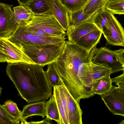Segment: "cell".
<instances>
[{
    "label": "cell",
    "mask_w": 124,
    "mask_h": 124,
    "mask_svg": "<svg viewBox=\"0 0 124 124\" xmlns=\"http://www.w3.org/2000/svg\"><path fill=\"white\" fill-rule=\"evenodd\" d=\"M103 34L108 44L124 47V29L113 14Z\"/></svg>",
    "instance_id": "10"
},
{
    "label": "cell",
    "mask_w": 124,
    "mask_h": 124,
    "mask_svg": "<svg viewBox=\"0 0 124 124\" xmlns=\"http://www.w3.org/2000/svg\"><path fill=\"white\" fill-rule=\"evenodd\" d=\"M51 0H31L26 6L35 16L51 15L49 4Z\"/></svg>",
    "instance_id": "18"
},
{
    "label": "cell",
    "mask_w": 124,
    "mask_h": 124,
    "mask_svg": "<svg viewBox=\"0 0 124 124\" xmlns=\"http://www.w3.org/2000/svg\"><path fill=\"white\" fill-rule=\"evenodd\" d=\"M112 83H115L118 86L124 87V73L112 79Z\"/></svg>",
    "instance_id": "30"
},
{
    "label": "cell",
    "mask_w": 124,
    "mask_h": 124,
    "mask_svg": "<svg viewBox=\"0 0 124 124\" xmlns=\"http://www.w3.org/2000/svg\"><path fill=\"white\" fill-rule=\"evenodd\" d=\"M93 73V82L102 77L110 76L112 74L110 69L105 66L94 64Z\"/></svg>",
    "instance_id": "28"
},
{
    "label": "cell",
    "mask_w": 124,
    "mask_h": 124,
    "mask_svg": "<svg viewBox=\"0 0 124 124\" xmlns=\"http://www.w3.org/2000/svg\"><path fill=\"white\" fill-rule=\"evenodd\" d=\"M115 51L123 64L124 67L123 73H124V49L121 48L118 50H115Z\"/></svg>",
    "instance_id": "31"
},
{
    "label": "cell",
    "mask_w": 124,
    "mask_h": 124,
    "mask_svg": "<svg viewBox=\"0 0 124 124\" xmlns=\"http://www.w3.org/2000/svg\"><path fill=\"white\" fill-rule=\"evenodd\" d=\"M42 30L53 36L65 34L63 29L52 14L35 16L32 19L26 23Z\"/></svg>",
    "instance_id": "8"
},
{
    "label": "cell",
    "mask_w": 124,
    "mask_h": 124,
    "mask_svg": "<svg viewBox=\"0 0 124 124\" xmlns=\"http://www.w3.org/2000/svg\"><path fill=\"white\" fill-rule=\"evenodd\" d=\"M45 73L48 81L52 87L62 84L54 62L47 65V69Z\"/></svg>",
    "instance_id": "21"
},
{
    "label": "cell",
    "mask_w": 124,
    "mask_h": 124,
    "mask_svg": "<svg viewBox=\"0 0 124 124\" xmlns=\"http://www.w3.org/2000/svg\"><path fill=\"white\" fill-rule=\"evenodd\" d=\"M106 0H89L83 8L84 13L93 14L104 7Z\"/></svg>",
    "instance_id": "25"
},
{
    "label": "cell",
    "mask_w": 124,
    "mask_h": 124,
    "mask_svg": "<svg viewBox=\"0 0 124 124\" xmlns=\"http://www.w3.org/2000/svg\"><path fill=\"white\" fill-rule=\"evenodd\" d=\"M120 87L123 91L124 92V87Z\"/></svg>",
    "instance_id": "35"
},
{
    "label": "cell",
    "mask_w": 124,
    "mask_h": 124,
    "mask_svg": "<svg viewBox=\"0 0 124 124\" xmlns=\"http://www.w3.org/2000/svg\"><path fill=\"white\" fill-rule=\"evenodd\" d=\"M100 96L113 114L124 117V93L120 87L112 85L108 92Z\"/></svg>",
    "instance_id": "9"
},
{
    "label": "cell",
    "mask_w": 124,
    "mask_h": 124,
    "mask_svg": "<svg viewBox=\"0 0 124 124\" xmlns=\"http://www.w3.org/2000/svg\"></svg>",
    "instance_id": "37"
},
{
    "label": "cell",
    "mask_w": 124,
    "mask_h": 124,
    "mask_svg": "<svg viewBox=\"0 0 124 124\" xmlns=\"http://www.w3.org/2000/svg\"><path fill=\"white\" fill-rule=\"evenodd\" d=\"M109 0H106V3Z\"/></svg>",
    "instance_id": "36"
},
{
    "label": "cell",
    "mask_w": 124,
    "mask_h": 124,
    "mask_svg": "<svg viewBox=\"0 0 124 124\" xmlns=\"http://www.w3.org/2000/svg\"><path fill=\"white\" fill-rule=\"evenodd\" d=\"M90 57L93 63L109 68L112 73L123 70V64L115 50L105 47L97 48L95 46L90 51Z\"/></svg>",
    "instance_id": "5"
},
{
    "label": "cell",
    "mask_w": 124,
    "mask_h": 124,
    "mask_svg": "<svg viewBox=\"0 0 124 124\" xmlns=\"http://www.w3.org/2000/svg\"><path fill=\"white\" fill-rule=\"evenodd\" d=\"M53 15L65 31L70 25V12L58 0H51L49 4Z\"/></svg>",
    "instance_id": "12"
},
{
    "label": "cell",
    "mask_w": 124,
    "mask_h": 124,
    "mask_svg": "<svg viewBox=\"0 0 124 124\" xmlns=\"http://www.w3.org/2000/svg\"><path fill=\"white\" fill-rule=\"evenodd\" d=\"M45 103V101H44L25 105L22 111V124H28L26 119L32 116L38 115L44 117L46 116Z\"/></svg>",
    "instance_id": "14"
},
{
    "label": "cell",
    "mask_w": 124,
    "mask_h": 124,
    "mask_svg": "<svg viewBox=\"0 0 124 124\" xmlns=\"http://www.w3.org/2000/svg\"><path fill=\"white\" fill-rule=\"evenodd\" d=\"M119 124H124V119L118 123Z\"/></svg>",
    "instance_id": "34"
},
{
    "label": "cell",
    "mask_w": 124,
    "mask_h": 124,
    "mask_svg": "<svg viewBox=\"0 0 124 124\" xmlns=\"http://www.w3.org/2000/svg\"><path fill=\"white\" fill-rule=\"evenodd\" d=\"M65 42L56 44L38 45L21 43L17 46L35 64L43 67L56 60L62 51Z\"/></svg>",
    "instance_id": "3"
},
{
    "label": "cell",
    "mask_w": 124,
    "mask_h": 124,
    "mask_svg": "<svg viewBox=\"0 0 124 124\" xmlns=\"http://www.w3.org/2000/svg\"><path fill=\"white\" fill-rule=\"evenodd\" d=\"M6 71L22 98L28 103L46 101L51 96L52 87L43 66L23 62L9 63Z\"/></svg>",
    "instance_id": "2"
},
{
    "label": "cell",
    "mask_w": 124,
    "mask_h": 124,
    "mask_svg": "<svg viewBox=\"0 0 124 124\" xmlns=\"http://www.w3.org/2000/svg\"><path fill=\"white\" fill-rule=\"evenodd\" d=\"M20 5L26 6L31 0H17Z\"/></svg>",
    "instance_id": "32"
},
{
    "label": "cell",
    "mask_w": 124,
    "mask_h": 124,
    "mask_svg": "<svg viewBox=\"0 0 124 124\" xmlns=\"http://www.w3.org/2000/svg\"><path fill=\"white\" fill-rule=\"evenodd\" d=\"M53 95L55 99L59 113L61 124H69L65 110L62 103L58 86L53 87Z\"/></svg>",
    "instance_id": "26"
},
{
    "label": "cell",
    "mask_w": 124,
    "mask_h": 124,
    "mask_svg": "<svg viewBox=\"0 0 124 124\" xmlns=\"http://www.w3.org/2000/svg\"><path fill=\"white\" fill-rule=\"evenodd\" d=\"M90 52L68 40L54 63L62 84L78 103L94 96L92 91L94 64Z\"/></svg>",
    "instance_id": "1"
},
{
    "label": "cell",
    "mask_w": 124,
    "mask_h": 124,
    "mask_svg": "<svg viewBox=\"0 0 124 124\" xmlns=\"http://www.w3.org/2000/svg\"><path fill=\"white\" fill-rule=\"evenodd\" d=\"M94 14L90 15L84 14L83 12V8L75 12H70V26L76 25L90 21Z\"/></svg>",
    "instance_id": "22"
},
{
    "label": "cell",
    "mask_w": 124,
    "mask_h": 124,
    "mask_svg": "<svg viewBox=\"0 0 124 124\" xmlns=\"http://www.w3.org/2000/svg\"><path fill=\"white\" fill-rule=\"evenodd\" d=\"M0 105L9 114L16 118L21 120L22 123V111L19 110L16 103L10 100H9L6 101L4 104Z\"/></svg>",
    "instance_id": "27"
},
{
    "label": "cell",
    "mask_w": 124,
    "mask_h": 124,
    "mask_svg": "<svg viewBox=\"0 0 124 124\" xmlns=\"http://www.w3.org/2000/svg\"><path fill=\"white\" fill-rule=\"evenodd\" d=\"M0 124H17L21 121L11 116L0 105Z\"/></svg>",
    "instance_id": "29"
},
{
    "label": "cell",
    "mask_w": 124,
    "mask_h": 124,
    "mask_svg": "<svg viewBox=\"0 0 124 124\" xmlns=\"http://www.w3.org/2000/svg\"><path fill=\"white\" fill-rule=\"evenodd\" d=\"M13 6L0 3V39H8L16 31L18 24L16 22Z\"/></svg>",
    "instance_id": "7"
},
{
    "label": "cell",
    "mask_w": 124,
    "mask_h": 124,
    "mask_svg": "<svg viewBox=\"0 0 124 124\" xmlns=\"http://www.w3.org/2000/svg\"><path fill=\"white\" fill-rule=\"evenodd\" d=\"M45 109L46 118L53 120L58 124H61L60 116L56 102L53 94L45 103Z\"/></svg>",
    "instance_id": "20"
},
{
    "label": "cell",
    "mask_w": 124,
    "mask_h": 124,
    "mask_svg": "<svg viewBox=\"0 0 124 124\" xmlns=\"http://www.w3.org/2000/svg\"><path fill=\"white\" fill-rule=\"evenodd\" d=\"M104 7L114 15H124V0H109Z\"/></svg>",
    "instance_id": "24"
},
{
    "label": "cell",
    "mask_w": 124,
    "mask_h": 124,
    "mask_svg": "<svg viewBox=\"0 0 124 124\" xmlns=\"http://www.w3.org/2000/svg\"><path fill=\"white\" fill-rule=\"evenodd\" d=\"M66 35L41 36L28 31L24 24H18L16 31L8 39L16 45L21 43L36 45L56 44L65 42Z\"/></svg>",
    "instance_id": "4"
},
{
    "label": "cell",
    "mask_w": 124,
    "mask_h": 124,
    "mask_svg": "<svg viewBox=\"0 0 124 124\" xmlns=\"http://www.w3.org/2000/svg\"><path fill=\"white\" fill-rule=\"evenodd\" d=\"M0 62H23L35 64L22 50L7 39H0Z\"/></svg>",
    "instance_id": "6"
},
{
    "label": "cell",
    "mask_w": 124,
    "mask_h": 124,
    "mask_svg": "<svg viewBox=\"0 0 124 124\" xmlns=\"http://www.w3.org/2000/svg\"><path fill=\"white\" fill-rule=\"evenodd\" d=\"M110 76H108L99 79L92 83V91L94 95H100L104 94L111 89L112 85Z\"/></svg>",
    "instance_id": "17"
},
{
    "label": "cell",
    "mask_w": 124,
    "mask_h": 124,
    "mask_svg": "<svg viewBox=\"0 0 124 124\" xmlns=\"http://www.w3.org/2000/svg\"><path fill=\"white\" fill-rule=\"evenodd\" d=\"M98 29L91 21L76 25H70L67 31L68 40L75 43L82 37Z\"/></svg>",
    "instance_id": "13"
},
{
    "label": "cell",
    "mask_w": 124,
    "mask_h": 124,
    "mask_svg": "<svg viewBox=\"0 0 124 124\" xmlns=\"http://www.w3.org/2000/svg\"><path fill=\"white\" fill-rule=\"evenodd\" d=\"M62 85L67 99L69 124H82V112L79 103L74 98L64 85L62 84Z\"/></svg>",
    "instance_id": "11"
},
{
    "label": "cell",
    "mask_w": 124,
    "mask_h": 124,
    "mask_svg": "<svg viewBox=\"0 0 124 124\" xmlns=\"http://www.w3.org/2000/svg\"><path fill=\"white\" fill-rule=\"evenodd\" d=\"M102 33L98 29L82 37L74 43L90 52L93 47L99 43Z\"/></svg>",
    "instance_id": "15"
},
{
    "label": "cell",
    "mask_w": 124,
    "mask_h": 124,
    "mask_svg": "<svg viewBox=\"0 0 124 124\" xmlns=\"http://www.w3.org/2000/svg\"><path fill=\"white\" fill-rule=\"evenodd\" d=\"M16 21L18 24L26 23L31 21L35 16L27 6L20 5L13 8Z\"/></svg>",
    "instance_id": "19"
},
{
    "label": "cell",
    "mask_w": 124,
    "mask_h": 124,
    "mask_svg": "<svg viewBox=\"0 0 124 124\" xmlns=\"http://www.w3.org/2000/svg\"><path fill=\"white\" fill-rule=\"evenodd\" d=\"M112 14L104 7L93 14L91 21L96 26L103 34L107 27Z\"/></svg>",
    "instance_id": "16"
},
{
    "label": "cell",
    "mask_w": 124,
    "mask_h": 124,
    "mask_svg": "<svg viewBox=\"0 0 124 124\" xmlns=\"http://www.w3.org/2000/svg\"><path fill=\"white\" fill-rule=\"evenodd\" d=\"M70 12L74 13L83 8L89 0H58Z\"/></svg>",
    "instance_id": "23"
},
{
    "label": "cell",
    "mask_w": 124,
    "mask_h": 124,
    "mask_svg": "<svg viewBox=\"0 0 124 124\" xmlns=\"http://www.w3.org/2000/svg\"><path fill=\"white\" fill-rule=\"evenodd\" d=\"M46 120L45 119V120H43L39 122H31L30 123H28V124H51L49 122L47 121V120H49L47 118H46Z\"/></svg>",
    "instance_id": "33"
}]
</instances>
